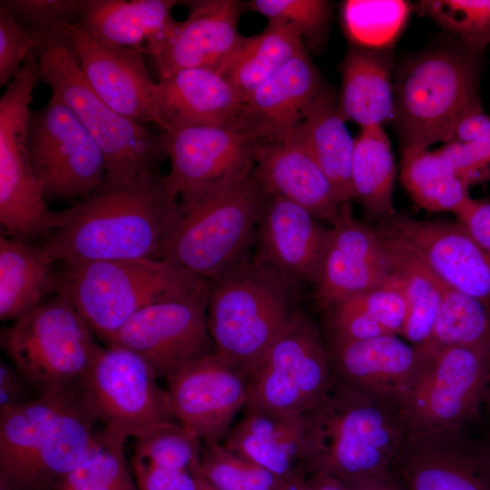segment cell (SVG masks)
<instances>
[{
	"mask_svg": "<svg viewBox=\"0 0 490 490\" xmlns=\"http://www.w3.org/2000/svg\"><path fill=\"white\" fill-rule=\"evenodd\" d=\"M178 208L179 197L160 172L104 179L61 211V224L41 246L61 263L154 259Z\"/></svg>",
	"mask_w": 490,
	"mask_h": 490,
	"instance_id": "6da1fadb",
	"label": "cell"
},
{
	"mask_svg": "<svg viewBox=\"0 0 490 490\" xmlns=\"http://www.w3.org/2000/svg\"><path fill=\"white\" fill-rule=\"evenodd\" d=\"M406 436L401 403L332 378L302 416V467L341 481L387 474Z\"/></svg>",
	"mask_w": 490,
	"mask_h": 490,
	"instance_id": "7a4b0ae2",
	"label": "cell"
},
{
	"mask_svg": "<svg viewBox=\"0 0 490 490\" xmlns=\"http://www.w3.org/2000/svg\"><path fill=\"white\" fill-rule=\"evenodd\" d=\"M95 416L81 387L0 415V477L12 490H56L84 456Z\"/></svg>",
	"mask_w": 490,
	"mask_h": 490,
	"instance_id": "3957f363",
	"label": "cell"
},
{
	"mask_svg": "<svg viewBox=\"0 0 490 490\" xmlns=\"http://www.w3.org/2000/svg\"><path fill=\"white\" fill-rule=\"evenodd\" d=\"M265 195L253 171L181 193L176 218L154 259L180 264L208 280L224 274L252 254Z\"/></svg>",
	"mask_w": 490,
	"mask_h": 490,
	"instance_id": "277c9868",
	"label": "cell"
},
{
	"mask_svg": "<svg viewBox=\"0 0 490 490\" xmlns=\"http://www.w3.org/2000/svg\"><path fill=\"white\" fill-rule=\"evenodd\" d=\"M209 282L207 324L216 352L250 377L299 309V284L252 254Z\"/></svg>",
	"mask_w": 490,
	"mask_h": 490,
	"instance_id": "5b68a950",
	"label": "cell"
},
{
	"mask_svg": "<svg viewBox=\"0 0 490 490\" xmlns=\"http://www.w3.org/2000/svg\"><path fill=\"white\" fill-rule=\"evenodd\" d=\"M61 266L57 293L73 304L105 343L142 309L189 294L209 282L164 260L82 261Z\"/></svg>",
	"mask_w": 490,
	"mask_h": 490,
	"instance_id": "8992f818",
	"label": "cell"
},
{
	"mask_svg": "<svg viewBox=\"0 0 490 490\" xmlns=\"http://www.w3.org/2000/svg\"><path fill=\"white\" fill-rule=\"evenodd\" d=\"M38 53L40 82L74 113L95 140L106 162L104 179L117 181L159 173L167 157L162 133L118 113L95 93L64 32L48 37Z\"/></svg>",
	"mask_w": 490,
	"mask_h": 490,
	"instance_id": "52a82bcc",
	"label": "cell"
},
{
	"mask_svg": "<svg viewBox=\"0 0 490 490\" xmlns=\"http://www.w3.org/2000/svg\"><path fill=\"white\" fill-rule=\"evenodd\" d=\"M476 57L464 47L442 48L404 66L395 83L391 120L401 151L450 142L459 120L481 105Z\"/></svg>",
	"mask_w": 490,
	"mask_h": 490,
	"instance_id": "ba28073f",
	"label": "cell"
},
{
	"mask_svg": "<svg viewBox=\"0 0 490 490\" xmlns=\"http://www.w3.org/2000/svg\"><path fill=\"white\" fill-rule=\"evenodd\" d=\"M73 304L56 296L1 332V347L39 396L79 387L101 348Z\"/></svg>",
	"mask_w": 490,
	"mask_h": 490,
	"instance_id": "9c48e42d",
	"label": "cell"
},
{
	"mask_svg": "<svg viewBox=\"0 0 490 490\" xmlns=\"http://www.w3.org/2000/svg\"><path fill=\"white\" fill-rule=\"evenodd\" d=\"M38 50L29 54L0 98L1 234L24 241L48 237L59 224L37 181L28 151V121L33 92L40 83Z\"/></svg>",
	"mask_w": 490,
	"mask_h": 490,
	"instance_id": "30bf717a",
	"label": "cell"
},
{
	"mask_svg": "<svg viewBox=\"0 0 490 490\" xmlns=\"http://www.w3.org/2000/svg\"><path fill=\"white\" fill-rule=\"evenodd\" d=\"M332 383L325 341L299 309L249 377L246 410L299 418Z\"/></svg>",
	"mask_w": 490,
	"mask_h": 490,
	"instance_id": "8fae6325",
	"label": "cell"
},
{
	"mask_svg": "<svg viewBox=\"0 0 490 490\" xmlns=\"http://www.w3.org/2000/svg\"><path fill=\"white\" fill-rule=\"evenodd\" d=\"M28 151L45 201L80 200L99 188L106 176L105 159L95 140L54 95L30 113Z\"/></svg>",
	"mask_w": 490,
	"mask_h": 490,
	"instance_id": "7c38bea8",
	"label": "cell"
},
{
	"mask_svg": "<svg viewBox=\"0 0 490 490\" xmlns=\"http://www.w3.org/2000/svg\"><path fill=\"white\" fill-rule=\"evenodd\" d=\"M429 348L427 363L401 404L407 435L466 426L483 407L490 347Z\"/></svg>",
	"mask_w": 490,
	"mask_h": 490,
	"instance_id": "4fadbf2b",
	"label": "cell"
},
{
	"mask_svg": "<svg viewBox=\"0 0 490 490\" xmlns=\"http://www.w3.org/2000/svg\"><path fill=\"white\" fill-rule=\"evenodd\" d=\"M150 365L120 347L101 348L81 384L83 399L106 426L136 437L174 418L167 390Z\"/></svg>",
	"mask_w": 490,
	"mask_h": 490,
	"instance_id": "5bb4252c",
	"label": "cell"
},
{
	"mask_svg": "<svg viewBox=\"0 0 490 490\" xmlns=\"http://www.w3.org/2000/svg\"><path fill=\"white\" fill-rule=\"evenodd\" d=\"M210 282L179 298L136 312L106 342L142 358L164 378L191 362L216 352L207 324Z\"/></svg>",
	"mask_w": 490,
	"mask_h": 490,
	"instance_id": "9a60e30c",
	"label": "cell"
},
{
	"mask_svg": "<svg viewBox=\"0 0 490 490\" xmlns=\"http://www.w3.org/2000/svg\"><path fill=\"white\" fill-rule=\"evenodd\" d=\"M390 471L403 490H490V440L465 426L410 433Z\"/></svg>",
	"mask_w": 490,
	"mask_h": 490,
	"instance_id": "2e32d148",
	"label": "cell"
},
{
	"mask_svg": "<svg viewBox=\"0 0 490 490\" xmlns=\"http://www.w3.org/2000/svg\"><path fill=\"white\" fill-rule=\"evenodd\" d=\"M165 379L174 418L202 442H221L248 402V376L217 352Z\"/></svg>",
	"mask_w": 490,
	"mask_h": 490,
	"instance_id": "e0dca14e",
	"label": "cell"
},
{
	"mask_svg": "<svg viewBox=\"0 0 490 490\" xmlns=\"http://www.w3.org/2000/svg\"><path fill=\"white\" fill-rule=\"evenodd\" d=\"M63 32L95 93L118 113L152 123L161 131L156 109L157 83L145 65V54L101 41L79 22Z\"/></svg>",
	"mask_w": 490,
	"mask_h": 490,
	"instance_id": "ac0fdd59",
	"label": "cell"
},
{
	"mask_svg": "<svg viewBox=\"0 0 490 490\" xmlns=\"http://www.w3.org/2000/svg\"><path fill=\"white\" fill-rule=\"evenodd\" d=\"M374 230L409 247L447 287L490 307V254L460 223L394 214Z\"/></svg>",
	"mask_w": 490,
	"mask_h": 490,
	"instance_id": "d6986e66",
	"label": "cell"
},
{
	"mask_svg": "<svg viewBox=\"0 0 490 490\" xmlns=\"http://www.w3.org/2000/svg\"><path fill=\"white\" fill-rule=\"evenodd\" d=\"M161 132L171 162L166 179L178 197L254 169L258 143L231 124L186 126Z\"/></svg>",
	"mask_w": 490,
	"mask_h": 490,
	"instance_id": "ffe728a7",
	"label": "cell"
},
{
	"mask_svg": "<svg viewBox=\"0 0 490 490\" xmlns=\"http://www.w3.org/2000/svg\"><path fill=\"white\" fill-rule=\"evenodd\" d=\"M325 345L333 379L401 404L432 352L428 346L410 344L397 335Z\"/></svg>",
	"mask_w": 490,
	"mask_h": 490,
	"instance_id": "44dd1931",
	"label": "cell"
},
{
	"mask_svg": "<svg viewBox=\"0 0 490 490\" xmlns=\"http://www.w3.org/2000/svg\"><path fill=\"white\" fill-rule=\"evenodd\" d=\"M329 230L309 211L266 192L255 230L253 259L298 284H315Z\"/></svg>",
	"mask_w": 490,
	"mask_h": 490,
	"instance_id": "7402d4cb",
	"label": "cell"
},
{
	"mask_svg": "<svg viewBox=\"0 0 490 490\" xmlns=\"http://www.w3.org/2000/svg\"><path fill=\"white\" fill-rule=\"evenodd\" d=\"M326 86L304 50L255 89L229 124L258 144L285 139L301 122L307 107Z\"/></svg>",
	"mask_w": 490,
	"mask_h": 490,
	"instance_id": "603a6c76",
	"label": "cell"
},
{
	"mask_svg": "<svg viewBox=\"0 0 490 490\" xmlns=\"http://www.w3.org/2000/svg\"><path fill=\"white\" fill-rule=\"evenodd\" d=\"M182 3L189 8V15L177 23L153 54L159 78L189 68L218 70L243 38L238 30L241 2Z\"/></svg>",
	"mask_w": 490,
	"mask_h": 490,
	"instance_id": "cb8c5ba5",
	"label": "cell"
},
{
	"mask_svg": "<svg viewBox=\"0 0 490 490\" xmlns=\"http://www.w3.org/2000/svg\"><path fill=\"white\" fill-rule=\"evenodd\" d=\"M254 174L267 193L283 197L331 221L343 203L306 147L292 136L257 146Z\"/></svg>",
	"mask_w": 490,
	"mask_h": 490,
	"instance_id": "d4e9b609",
	"label": "cell"
},
{
	"mask_svg": "<svg viewBox=\"0 0 490 490\" xmlns=\"http://www.w3.org/2000/svg\"><path fill=\"white\" fill-rule=\"evenodd\" d=\"M240 104L232 86L214 69H183L157 82L160 132L194 125L229 124Z\"/></svg>",
	"mask_w": 490,
	"mask_h": 490,
	"instance_id": "484cf974",
	"label": "cell"
},
{
	"mask_svg": "<svg viewBox=\"0 0 490 490\" xmlns=\"http://www.w3.org/2000/svg\"><path fill=\"white\" fill-rule=\"evenodd\" d=\"M176 0H85L80 24L95 38L153 56L175 27Z\"/></svg>",
	"mask_w": 490,
	"mask_h": 490,
	"instance_id": "4316f807",
	"label": "cell"
},
{
	"mask_svg": "<svg viewBox=\"0 0 490 490\" xmlns=\"http://www.w3.org/2000/svg\"><path fill=\"white\" fill-rule=\"evenodd\" d=\"M342 84L338 107L346 121L361 129L383 126L392 120L395 84L393 60L388 48L353 44L341 65Z\"/></svg>",
	"mask_w": 490,
	"mask_h": 490,
	"instance_id": "83f0119b",
	"label": "cell"
},
{
	"mask_svg": "<svg viewBox=\"0 0 490 490\" xmlns=\"http://www.w3.org/2000/svg\"><path fill=\"white\" fill-rule=\"evenodd\" d=\"M221 444L233 454L289 479L302 467V416L287 418L245 410Z\"/></svg>",
	"mask_w": 490,
	"mask_h": 490,
	"instance_id": "f1b7e54d",
	"label": "cell"
},
{
	"mask_svg": "<svg viewBox=\"0 0 490 490\" xmlns=\"http://www.w3.org/2000/svg\"><path fill=\"white\" fill-rule=\"evenodd\" d=\"M338 107V96L326 86L289 134L310 152L334 185L342 202L353 198L351 163L355 146Z\"/></svg>",
	"mask_w": 490,
	"mask_h": 490,
	"instance_id": "f546056e",
	"label": "cell"
},
{
	"mask_svg": "<svg viewBox=\"0 0 490 490\" xmlns=\"http://www.w3.org/2000/svg\"><path fill=\"white\" fill-rule=\"evenodd\" d=\"M53 259L42 246L0 235V318H21L58 289Z\"/></svg>",
	"mask_w": 490,
	"mask_h": 490,
	"instance_id": "4dcf8cb0",
	"label": "cell"
},
{
	"mask_svg": "<svg viewBox=\"0 0 490 490\" xmlns=\"http://www.w3.org/2000/svg\"><path fill=\"white\" fill-rule=\"evenodd\" d=\"M304 50L303 40L291 28L268 23L260 34L243 36L217 71L242 103L263 82Z\"/></svg>",
	"mask_w": 490,
	"mask_h": 490,
	"instance_id": "1f68e13d",
	"label": "cell"
},
{
	"mask_svg": "<svg viewBox=\"0 0 490 490\" xmlns=\"http://www.w3.org/2000/svg\"><path fill=\"white\" fill-rule=\"evenodd\" d=\"M380 238L390 272L401 281L407 302L401 336L410 344L424 345L430 338L446 285L409 247L391 238Z\"/></svg>",
	"mask_w": 490,
	"mask_h": 490,
	"instance_id": "d6a6232c",
	"label": "cell"
},
{
	"mask_svg": "<svg viewBox=\"0 0 490 490\" xmlns=\"http://www.w3.org/2000/svg\"><path fill=\"white\" fill-rule=\"evenodd\" d=\"M396 162L383 126L360 129L351 163L353 198L369 216L380 220L395 213L393 191Z\"/></svg>",
	"mask_w": 490,
	"mask_h": 490,
	"instance_id": "836d02e7",
	"label": "cell"
},
{
	"mask_svg": "<svg viewBox=\"0 0 490 490\" xmlns=\"http://www.w3.org/2000/svg\"><path fill=\"white\" fill-rule=\"evenodd\" d=\"M400 180L412 200L428 211L456 212L471 196L469 184L444 162L438 151H402Z\"/></svg>",
	"mask_w": 490,
	"mask_h": 490,
	"instance_id": "e575fe53",
	"label": "cell"
},
{
	"mask_svg": "<svg viewBox=\"0 0 490 490\" xmlns=\"http://www.w3.org/2000/svg\"><path fill=\"white\" fill-rule=\"evenodd\" d=\"M127 438L111 426L96 431L83 459L56 490H137L124 453Z\"/></svg>",
	"mask_w": 490,
	"mask_h": 490,
	"instance_id": "d590c367",
	"label": "cell"
},
{
	"mask_svg": "<svg viewBox=\"0 0 490 490\" xmlns=\"http://www.w3.org/2000/svg\"><path fill=\"white\" fill-rule=\"evenodd\" d=\"M389 276V270L328 240L314 284L315 303L325 309L382 284Z\"/></svg>",
	"mask_w": 490,
	"mask_h": 490,
	"instance_id": "8d00e7d4",
	"label": "cell"
},
{
	"mask_svg": "<svg viewBox=\"0 0 490 490\" xmlns=\"http://www.w3.org/2000/svg\"><path fill=\"white\" fill-rule=\"evenodd\" d=\"M434 348L490 347V307L446 286L428 341Z\"/></svg>",
	"mask_w": 490,
	"mask_h": 490,
	"instance_id": "74e56055",
	"label": "cell"
},
{
	"mask_svg": "<svg viewBox=\"0 0 490 490\" xmlns=\"http://www.w3.org/2000/svg\"><path fill=\"white\" fill-rule=\"evenodd\" d=\"M437 151L469 186L490 181V115L481 105L470 110L457 122L451 141Z\"/></svg>",
	"mask_w": 490,
	"mask_h": 490,
	"instance_id": "f35d334b",
	"label": "cell"
},
{
	"mask_svg": "<svg viewBox=\"0 0 490 490\" xmlns=\"http://www.w3.org/2000/svg\"><path fill=\"white\" fill-rule=\"evenodd\" d=\"M134 438L132 464L201 474L202 441L181 424L164 422Z\"/></svg>",
	"mask_w": 490,
	"mask_h": 490,
	"instance_id": "ab89813d",
	"label": "cell"
},
{
	"mask_svg": "<svg viewBox=\"0 0 490 490\" xmlns=\"http://www.w3.org/2000/svg\"><path fill=\"white\" fill-rule=\"evenodd\" d=\"M408 2L400 0H349L342 6V20L353 44L388 48L406 24Z\"/></svg>",
	"mask_w": 490,
	"mask_h": 490,
	"instance_id": "60d3db41",
	"label": "cell"
},
{
	"mask_svg": "<svg viewBox=\"0 0 490 490\" xmlns=\"http://www.w3.org/2000/svg\"><path fill=\"white\" fill-rule=\"evenodd\" d=\"M416 9L475 54L490 44V0H421Z\"/></svg>",
	"mask_w": 490,
	"mask_h": 490,
	"instance_id": "b9f144b4",
	"label": "cell"
},
{
	"mask_svg": "<svg viewBox=\"0 0 490 490\" xmlns=\"http://www.w3.org/2000/svg\"><path fill=\"white\" fill-rule=\"evenodd\" d=\"M201 472L215 490H280L288 480L233 454L221 442H202Z\"/></svg>",
	"mask_w": 490,
	"mask_h": 490,
	"instance_id": "7bdbcfd3",
	"label": "cell"
},
{
	"mask_svg": "<svg viewBox=\"0 0 490 490\" xmlns=\"http://www.w3.org/2000/svg\"><path fill=\"white\" fill-rule=\"evenodd\" d=\"M248 5L268 23L291 28L314 52L323 49L332 20V3L326 0H252Z\"/></svg>",
	"mask_w": 490,
	"mask_h": 490,
	"instance_id": "ee69618b",
	"label": "cell"
},
{
	"mask_svg": "<svg viewBox=\"0 0 490 490\" xmlns=\"http://www.w3.org/2000/svg\"><path fill=\"white\" fill-rule=\"evenodd\" d=\"M23 25L44 39L80 22L85 0H1Z\"/></svg>",
	"mask_w": 490,
	"mask_h": 490,
	"instance_id": "f6af8a7d",
	"label": "cell"
},
{
	"mask_svg": "<svg viewBox=\"0 0 490 490\" xmlns=\"http://www.w3.org/2000/svg\"><path fill=\"white\" fill-rule=\"evenodd\" d=\"M347 299L388 334H402L407 318V302L401 281L392 273L382 284Z\"/></svg>",
	"mask_w": 490,
	"mask_h": 490,
	"instance_id": "bcb514c9",
	"label": "cell"
},
{
	"mask_svg": "<svg viewBox=\"0 0 490 490\" xmlns=\"http://www.w3.org/2000/svg\"><path fill=\"white\" fill-rule=\"evenodd\" d=\"M44 42L43 36L23 25L0 4V84H9L29 54Z\"/></svg>",
	"mask_w": 490,
	"mask_h": 490,
	"instance_id": "7dc6e473",
	"label": "cell"
},
{
	"mask_svg": "<svg viewBox=\"0 0 490 490\" xmlns=\"http://www.w3.org/2000/svg\"><path fill=\"white\" fill-rule=\"evenodd\" d=\"M137 490H215L201 473L132 464Z\"/></svg>",
	"mask_w": 490,
	"mask_h": 490,
	"instance_id": "c3c4849f",
	"label": "cell"
},
{
	"mask_svg": "<svg viewBox=\"0 0 490 490\" xmlns=\"http://www.w3.org/2000/svg\"><path fill=\"white\" fill-rule=\"evenodd\" d=\"M455 214L457 222L490 254V200L470 197Z\"/></svg>",
	"mask_w": 490,
	"mask_h": 490,
	"instance_id": "681fc988",
	"label": "cell"
},
{
	"mask_svg": "<svg viewBox=\"0 0 490 490\" xmlns=\"http://www.w3.org/2000/svg\"><path fill=\"white\" fill-rule=\"evenodd\" d=\"M23 375L4 361L0 363V415L12 410L25 402L27 387Z\"/></svg>",
	"mask_w": 490,
	"mask_h": 490,
	"instance_id": "f907efd6",
	"label": "cell"
},
{
	"mask_svg": "<svg viewBox=\"0 0 490 490\" xmlns=\"http://www.w3.org/2000/svg\"><path fill=\"white\" fill-rule=\"evenodd\" d=\"M343 482L348 490H403L391 471L374 477Z\"/></svg>",
	"mask_w": 490,
	"mask_h": 490,
	"instance_id": "816d5d0a",
	"label": "cell"
},
{
	"mask_svg": "<svg viewBox=\"0 0 490 490\" xmlns=\"http://www.w3.org/2000/svg\"><path fill=\"white\" fill-rule=\"evenodd\" d=\"M307 482L310 490H348L343 481L321 474H307Z\"/></svg>",
	"mask_w": 490,
	"mask_h": 490,
	"instance_id": "f5cc1de1",
	"label": "cell"
},
{
	"mask_svg": "<svg viewBox=\"0 0 490 490\" xmlns=\"http://www.w3.org/2000/svg\"><path fill=\"white\" fill-rule=\"evenodd\" d=\"M280 490H310L307 482V473L299 470L286 480Z\"/></svg>",
	"mask_w": 490,
	"mask_h": 490,
	"instance_id": "db71d44e",
	"label": "cell"
},
{
	"mask_svg": "<svg viewBox=\"0 0 490 490\" xmlns=\"http://www.w3.org/2000/svg\"><path fill=\"white\" fill-rule=\"evenodd\" d=\"M483 407H485L487 416L490 417V367L488 371V377L486 383V388L484 397Z\"/></svg>",
	"mask_w": 490,
	"mask_h": 490,
	"instance_id": "11a10c76",
	"label": "cell"
},
{
	"mask_svg": "<svg viewBox=\"0 0 490 490\" xmlns=\"http://www.w3.org/2000/svg\"><path fill=\"white\" fill-rule=\"evenodd\" d=\"M0 490H12L7 482L3 477H0Z\"/></svg>",
	"mask_w": 490,
	"mask_h": 490,
	"instance_id": "9f6ffc18",
	"label": "cell"
},
{
	"mask_svg": "<svg viewBox=\"0 0 490 490\" xmlns=\"http://www.w3.org/2000/svg\"><path fill=\"white\" fill-rule=\"evenodd\" d=\"M489 419H490V417H489ZM489 440H490V438H489Z\"/></svg>",
	"mask_w": 490,
	"mask_h": 490,
	"instance_id": "6f0895ef",
	"label": "cell"
}]
</instances>
